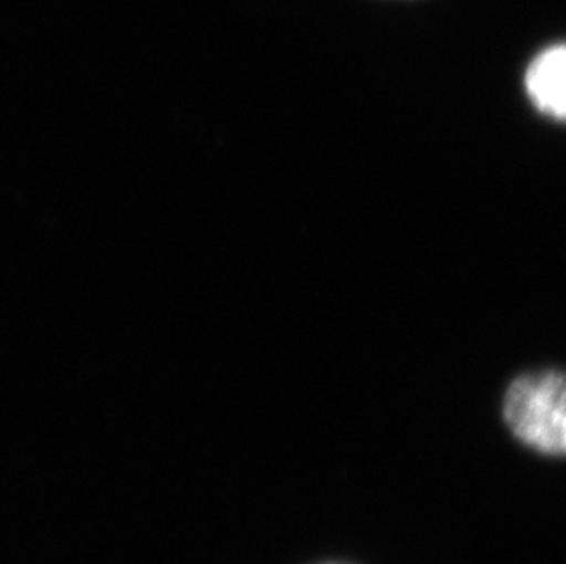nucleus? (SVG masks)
<instances>
[{
    "label": "nucleus",
    "mask_w": 566,
    "mask_h": 564,
    "mask_svg": "<svg viewBox=\"0 0 566 564\" xmlns=\"http://www.w3.org/2000/svg\"><path fill=\"white\" fill-rule=\"evenodd\" d=\"M504 420L535 451L563 457L566 449V384L559 370L515 379L504 398Z\"/></svg>",
    "instance_id": "f257e3e1"
},
{
    "label": "nucleus",
    "mask_w": 566,
    "mask_h": 564,
    "mask_svg": "<svg viewBox=\"0 0 566 564\" xmlns=\"http://www.w3.org/2000/svg\"><path fill=\"white\" fill-rule=\"evenodd\" d=\"M566 46L551 44L530 61L524 72V88L530 102L543 116L563 122L565 102Z\"/></svg>",
    "instance_id": "f03ea898"
}]
</instances>
